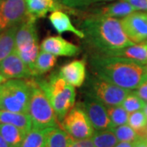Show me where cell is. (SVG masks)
<instances>
[{
  "label": "cell",
  "instance_id": "cell-31",
  "mask_svg": "<svg viewBox=\"0 0 147 147\" xmlns=\"http://www.w3.org/2000/svg\"><path fill=\"white\" fill-rule=\"evenodd\" d=\"M69 147H95V146L92 139L88 138V139H84V140L73 139Z\"/></svg>",
  "mask_w": 147,
  "mask_h": 147
},
{
  "label": "cell",
  "instance_id": "cell-3",
  "mask_svg": "<svg viewBox=\"0 0 147 147\" xmlns=\"http://www.w3.org/2000/svg\"><path fill=\"white\" fill-rule=\"evenodd\" d=\"M51 103L58 121L62 122L65 116L74 106L76 92L73 85L66 82L60 72H53L47 78L36 79Z\"/></svg>",
  "mask_w": 147,
  "mask_h": 147
},
{
  "label": "cell",
  "instance_id": "cell-14",
  "mask_svg": "<svg viewBox=\"0 0 147 147\" xmlns=\"http://www.w3.org/2000/svg\"><path fill=\"white\" fill-rule=\"evenodd\" d=\"M60 74L69 84L79 88L86 79V65L83 60H75L64 65L60 69Z\"/></svg>",
  "mask_w": 147,
  "mask_h": 147
},
{
  "label": "cell",
  "instance_id": "cell-38",
  "mask_svg": "<svg viewBox=\"0 0 147 147\" xmlns=\"http://www.w3.org/2000/svg\"><path fill=\"white\" fill-rule=\"evenodd\" d=\"M5 81H7V79H6L5 77H4L2 74L0 73V84H2L3 83H4Z\"/></svg>",
  "mask_w": 147,
  "mask_h": 147
},
{
  "label": "cell",
  "instance_id": "cell-40",
  "mask_svg": "<svg viewBox=\"0 0 147 147\" xmlns=\"http://www.w3.org/2000/svg\"><path fill=\"white\" fill-rule=\"evenodd\" d=\"M145 79H146V80H147V74H146V77H145Z\"/></svg>",
  "mask_w": 147,
  "mask_h": 147
},
{
  "label": "cell",
  "instance_id": "cell-21",
  "mask_svg": "<svg viewBox=\"0 0 147 147\" xmlns=\"http://www.w3.org/2000/svg\"><path fill=\"white\" fill-rule=\"evenodd\" d=\"M19 25L10 27L0 33V61L15 51L16 32Z\"/></svg>",
  "mask_w": 147,
  "mask_h": 147
},
{
  "label": "cell",
  "instance_id": "cell-28",
  "mask_svg": "<svg viewBox=\"0 0 147 147\" xmlns=\"http://www.w3.org/2000/svg\"><path fill=\"white\" fill-rule=\"evenodd\" d=\"M110 130L115 133L119 142H135L140 137L135 130L128 124L115 127Z\"/></svg>",
  "mask_w": 147,
  "mask_h": 147
},
{
  "label": "cell",
  "instance_id": "cell-42",
  "mask_svg": "<svg viewBox=\"0 0 147 147\" xmlns=\"http://www.w3.org/2000/svg\"><path fill=\"white\" fill-rule=\"evenodd\" d=\"M125 1H127V0H125Z\"/></svg>",
  "mask_w": 147,
  "mask_h": 147
},
{
  "label": "cell",
  "instance_id": "cell-20",
  "mask_svg": "<svg viewBox=\"0 0 147 147\" xmlns=\"http://www.w3.org/2000/svg\"><path fill=\"white\" fill-rule=\"evenodd\" d=\"M28 133L25 130L11 124H0V136L10 147H20Z\"/></svg>",
  "mask_w": 147,
  "mask_h": 147
},
{
  "label": "cell",
  "instance_id": "cell-25",
  "mask_svg": "<svg viewBox=\"0 0 147 147\" xmlns=\"http://www.w3.org/2000/svg\"><path fill=\"white\" fill-rule=\"evenodd\" d=\"M127 124L135 130L139 137L146 138L147 117L143 110L130 113Z\"/></svg>",
  "mask_w": 147,
  "mask_h": 147
},
{
  "label": "cell",
  "instance_id": "cell-4",
  "mask_svg": "<svg viewBox=\"0 0 147 147\" xmlns=\"http://www.w3.org/2000/svg\"><path fill=\"white\" fill-rule=\"evenodd\" d=\"M30 93L29 79L7 80L0 84V110L28 115Z\"/></svg>",
  "mask_w": 147,
  "mask_h": 147
},
{
  "label": "cell",
  "instance_id": "cell-5",
  "mask_svg": "<svg viewBox=\"0 0 147 147\" xmlns=\"http://www.w3.org/2000/svg\"><path fill=\"white\" fill-rule=\"evenodd\" d=\"M29 82L31 93L28 115L31 119L32 128L45 129L58 127L59 122L55 111L36 79H29Z\"/></svg>",
  "mask_w": 147,
  "mask_h": 147
},
{
  "label": "cell",
  "instance_id": "cell-35",
  "mask_svg": "<svg viewBox=\"0 0 147 147\" xmlns=\"http://www.w3.org/2000/svg\"><path fill=\"white\" fill-rule=\"evenodd\" d=\"M56 1L60 4H63L66 7H72L73 3L75 0H56Z\"/></svg>",
  "mask_w": 147,
  "mask_h": 147
},
{
  "label": "cell",
  "instance_id": "cell-1",
  "mask_svg": "<svg viewBox=\"0 0 147 147\" xmlns=\"http://www.w3.org/2000/svg\"><path fill=\"white\" fill-rule=\"evenodd\" d=\"M94 75L127 90L136 89L145 79L147 65L127 58L96 54L90 59Z\"/></svg>",
  "mask_w": 147,
  "mask_h": 147
},
{
  "label": "cell",
  "instance_id": "cell-19",
  "mask_svg": "<svg viewBox=\"0 0 147 147\" xmlns=\"http://www.w3.org/2000/svg\"><path fill=\"white\" fill-rule=\"evenodd\" d=\"M11 124L18 127L27 132L32 129L30 117L27 114L0 110V124Z\"/></svg>",
  "mask_w": 147,
  "mask_h": 147
},
{
  "label": "cell",
  "instance_id": "cell-41",
  "mask_svg": "<svg viewBox=\"0 0 147 147\" xmlns=\"http://www.w3.org/2000/svg\"><path fill=\"white\" fill-rule=\"evenodd\" d=\"M146 138H147V127H146Z\"/></svg>",
  "mask_w": 147,
  "mask_h": 147
},
{
  "label": "cell",
  "instance_id": "cell-34",
  "mask_svg": "<svg viewBox=\"0 0 147 147\" xmlns=\"http://www.w3.org/2000/svg\"><path fill=\"white\" fill-rule=\"evenodd\" d=\"M134 147H147V138L139 137L136 142L133 143Z\"/></svg>",
  "mask_w": 147,
  "mask_h": 147
},
{
  "label": "cell",
  "instance_id": "cell-17",
  "mask_svg": "<svg viewBox=\"0 0 147 147\" xmlns=\"http://www.w3.org/2000/svg\"><path fill=\"white\" fill-rule=\"evenodd\" d=\"M28 15L35 19L42 18L48 12L60 9L61 6L56 0H25Z\"/></svg>",
  "mask_w": 147,
  "mask_h": 147
},
{
  "label": "cell",
  "instance_id": "cell-18",
  "mask_svg": "<svg viewBox=\"0 0 147 147\" xmlns=\"http://www.w3.org/2000/svg\"><path fill=\"white\" fill-rule=\"evenodd\" d=\"M134 11L135 9L133 8V7L125 0L110 3L108 5L96 8L94 11L95 15L115 18H123Z\"/></svg>",
  "mask_w": 147,
  "mask_h": 147
},
{
  "label": "cell",
  "instance_id": "cell-8",
  "mask_svg": "<svg viewBox=\"0 0 147 147\" xmlns=\"http://www.w3.org/2000/svg\"><path fill=\"white\" fill-rule=\"evenodd\" d=\"M65 131L74 140L88 139L93 136L95 129L82 104L74 106L62 120Z\"/></svg>",
  "mask_w": 147,
  "mask_h": 147
},
{
  "label": "cell",
  "instance_id": "cell-7",
  "mask_svg": "<svg viewBox=\"0 0 147 147\" xmlns=\"http://www.w3.org/2000/svg\"><path fill=\"white\" fill-rule=\"evenodd\" d=\"M87 94L101 101L106 106L121 105L130 90L123 88L97 76L90 75L87 82Z\"/></svg>",
  "mask_w": 147,
  "mask_h": 147
},
{
  "label": "cell",
  "instance_id": "cell-13",
  "mask_svg": "<svg viewBox=\"0 0 147 147\" xmlns=\"http://www.w3.org/2000/svg\"><path fill=\"white\" fill-rule=\"evenodd\" d=\"M41 50L60 57H74L80 52L78 46L61 36H49L44 38L41 42Z\"/></svg>",
  "mask_w": 147,
  "mask_h": 147
},
{
  "label": "cell",
  "instance_id": "cell-37",
  "mask_svg": "<svg viewBox=\"0 0 147 147\" xmlns=\"http://www.w3.org/2000/svg\"><path fill=\"white\" fill-rule=\"evenodd\" d=\"M0 147H10L1 136H0Z\"/></svg>",
  "mask_w": 147,
  "mask_h": 147
},
{
  "label": "cell",
  "instance_id": "cell-10",
  "mask_svg": "<svg viewBox=\"0 0 147 147\" xmlns=\"http://www.w3.org/2000/svg\"><path fill=\"white\" fill-rule=\"evenodd\" d=\"M82 106L88 116L95 130L104 131L113 128L112 123L107 114L106 106L101 101L86 93Z\"/></svg>",
  "mask_w": 147,
  "mask_h": 147
},
{
  "label": "cell",
  "instance_id": "cell-24",
  "mask_svg": "<svg viewBox=\"0 0 147 147\" xmlns=\"http://www.w3.org/2000/svg\"><path fill=\"white\" fill-rule=\"evenodd\" d=\"M51 127L45 129L32 128L25 137L20 147H45L48 131Z\"/></svg>",
  "mask_w": 147,
  "mask_h": 147
},
{
  "label": "cell",
  "instance_id": "cell-22",
  "mask_svg": "<svg viewBox=\"0 0 147 147\" xmlns=\"http://www.w3.org/2000/svg\"><path fill=\"white\" fill-rule=\"evenodd\" d=\"M56 63L57 56L41 50L35 61L34 68L33 70V77L40 76L49 72L50 70H52V69L54 68Z\"/></svg>",
  "mask_w": 147,
  "mask_h": 147
},
{
  "label": "cell",
  "instance_id": "cell-11",
  "mask_svg": "<svg viewBox=\"0 0 147 147\" xmlns=\"http://www.w3.org/2000/svg\"><path fill=\"white\" fill-rule=\"evenodd\" d=\"M121 25L127 37L134 43L147 41V13L137 11L122 18Z\"/></svg>",
  "mask_w": 147,
  "mask_h": 147
},
{
  "label": "cell",
  "instance_id": "cell-6",
  "mask_svg": "<svg viewBox=\"0 0 147 147\" xmlns=\"http://www.w3.org/2000/svg\"><path fill=\"white\" fill-rule=\"evenodd\" d=\"M15 52L26 64L33 75L35 61L39 53L35 18L28 15L19 25L16 32Z\"/></svg>",
  "mask_w": 147,
  "mask_h": 147
},
{
  "label": "cell",
  "instance_id": "cell-9",
  "mask_svg": "<svg viewBox=\"0 0 147 147\" xmlns=\"http://www.w3.org/2000/svg\"><path fill=\"white\" fill-rule=\"evenodd\" d=\"M27 16L25 0H0V33L21 24Z\"/></svg>",
  "mask_w": 147,
  "mask_h": 147
},
{
  "label": "cell",
  "instance_id": "cell-16",
  "mask_svg": "<svg viewBox=\"0 0 147 147\" xmlns=\"http://www.w3.org/2000/svg\"><path fill=\"white\" fill-rule=\"evenodd\" d=\"M49 21L54 30L59 34L69 32L73 33L74 34L80 38H84L85 37L84 32L74 27L69 19V16L61 11L57 10L53 11L49 16Z\"/></svg>",
  "mask_w": 147,
  "mask_h": 147
},
{
  "label": "cell",
  "instance_id": "cell-32",
  "mask_svg": "<svg viewBox=\"0 0 147 147\" xmlns=\"http://www.w3.org/2000/svg\"><path fill=\"white\" fill-rule=\"evenodd\" d=\"M135 11H147V0H127Z\"/></svg>",
  "mask_w": 147,
  "mask_h": 147
},
{
  "label": "cell",
  "instance_id": "cell-33",
  "mask_svg": "<svg viewBox=\"0 0 147 147\" xmlns=\"http://www.w3.org/2000/svg\"><path fill=\"white\" fill-rule=\"evenodd\" d=\"M110 1H114V0H75L72 7H82L90 5L92 3H100V2H110Z\"/></svg>",
  "mask_w": 147,
  "mask_h": 147
},
{
  "label": "cell",
  "instance_id": "cell-29",
  "mask_svg": "<svg viewBox=\"0 0 147 147\" xmlns=\"http://www.w3.org/2000/svg\"><path fill=\"white\" fill-rule=\"evenodd\" d=\"M146 105V102L141 99L134 92H130L129 94L122 101L121 106L127 113H132L137 110H142Z\"/></svg>",
  "mask_w": 147,
  "mask_h": 147
},
{
  "label": "cell",
  "instance_id": "cell-23",
  "mask_svg": "<svg viewBox=\"0 0 147 147\" xmlns=\"http://www.w3.org/2000/svg\"><path fill=\"white\" fill-rule=\"evenodd\" d=\"M73 138L66 131L58 127H51L48 131L45 147H69Z\"/></svg>",
  "mask_w": 147,
  "mask_h": 147
},
{
  "label": "cell",
  "instance_id": "cell-12",
  "mask_svg": "<svg viewBox=\"0 0 147 147\" xmlns=\"http://www.w3.org/2000/svg\"><path fill=\"white\" fill-rule=\"evenodd\" d=\"M0 73L7 79H28L33 77L31 70L15 51L0 61Z\"/></svg>",
  "mask_w": 147,
  "mask_h": 147
},
{
  "label": "cell",
  "instance_id": "cell-36",
  "mask_svg": "<svg viewBox=\"0 0 147 147\" xmlns=\"http://www.w3.org/2000/svg\"><path fill=\"white\" fill-rule=\"evenodd\" d=\"M134 142H119L115 147H134Z\"/></svg>",
  "mask_w": 147,
  "mask_h": 147
},
{
  "label": "cell",
  "instance_id": "cell-26",
  "mask_svg": "<svg viewBox=\"0 0 147 147\" xmlns=\"http://www.w3.org/2000/svg\"><path fill=\"white\" fill-rule=\"evenodd\" d=\"M91 139L95 147H115L119 142L111 130L95 131Z\"/></svg>",
  "mask_w": 147,
  "mask_h": 147
},
{
  "label": "cell",
  "instance_id": "cell-27",
  "mask_svg": "<svg viewBox=\"0 0 147 147\" xmlns=\"http://www.w3.org/2000/svg\"><path fill=\"white\" fill-rule=\"evenodd\" d=\"M106 110L113 127L127 124L129 115L120 105L106 106Z\"/></svg>",
  "mask_w": 147,
  "mask_h": 147
},
{
  "label": "cell",
  "instance_id": "cell-30",
  "mask_svg": "<svg viewBox=\"0 0 147 147\" xmlns=\"http://www.w3.org/2000/svg\"><path fill=\"white\" fill-rule=\"evenodd\" d=\"M136 94L147 103V80L144 79L143 82L140 84L134 92Z\"/></svg>",
  "mask_w": 147,
  "mask_h": 147
},
{
  "label": "cell",
  "instance_id": "cell-15",
  "mask_svg": "<svg viewBox=\"0 0 147 147\" xmlns=\"http://www.w3.org/2000/svg\"><path fill=\"white\" fill-rule=\"evenodd\" d=\"M100 55L127 58L144 65H147V43L133 44L128 47Z\"/></svg>",
  "mask_w": 147,
  "mask_h": 147
},
{
  "label": "cell",
  "instance_id": "cell-2",
  "mask_svg": "<svg viewBox=\"0 0 147 147\" xmlns=\"http://www.w3.org/2000/svg\"><path fill=\"white\" fill-rule=\"evenodd\" d=\"M87 42L97 51L105 54L115 50L135 44L127 37L118 18L94 15L81 24Z\"/></svg>",
  "mask_w": 147,
  "mask_h": 147
},
{
  "label": "cell",
  "instance_id": "cell-39",
  "mask_svg": "<svg viewBox=\"0 0 147 147\" xmlns=\"http://www.w3.org/2000/svg\"><path fill=\"white\" fill-rule=\"evenodd\" d=\"M143 111H144V113L146 114V115L147 117V103L146 105V106H145V108L143 109Z\"/></svg>",
  "mask_w": 147,
  "mask_h": 147
}]
</instances>
